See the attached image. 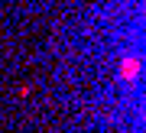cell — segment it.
I'll return each instance as SVG.
<instances>
[{
  "label": "cell",
  "mask_w": 146,
  "mask_h": 133,
  "mask_svg": "<svg viewBox=\"0 0 146 133\" xmlns=\"http://www.w3.org/2000/svg\"><path fill=\"white\" fill-rule=\"evenodd\" d=\"M136 75H140V59H123L120 62V78H123V81H136Z\"/></svg>",
  "instance_id": "cell-1"
}]
</instances>
